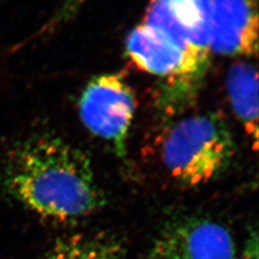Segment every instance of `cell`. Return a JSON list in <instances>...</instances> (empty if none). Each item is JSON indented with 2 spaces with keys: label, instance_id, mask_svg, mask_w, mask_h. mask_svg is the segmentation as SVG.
I'll list each match as a JSON object with an SVG mask.
<instances>
[{
  "label": "cell",
  "instance_id": "cell-1",
  "mask_svg": "<svg viewBox=\"0 0 259 259\" xmlns=\"http://www.w3.org/2000/svg\"><path fill=\"white\" fill-rule=\"evenodd\" d=\"M3 184L20 204L51 220L76 221L105 204L91 159L51 134L32 136L12 149Z\"/></svg>",
  "mask_w": 259,
  "mask_h": 259
},
{
  "label": "cell",
  "instance_id": "cell-9",
  "mask_svg": "<svg viewBox=\"0 0 259 259\" xmlns=\"http://www.w3.org/2000/svg\"><path fill=\"white\" fill-rule=\"evenodd\" d=\"M87 0H65L60 9L54 14V16L47 22L46 26L41 30V33H47L53 31L56 28L64 25L65 22L69 21L78 11L81 9L83 3Z\"/></svg>",
  "mask_w": 259,
  "mask_h": 259
},
{
  "label": "cell",
  "instance_id": "cell-6",
  "mask_svg": "<svg viewBox=\"0 0 259 259\" xmlns=\"http://www.w3.org/2000/svg\"><path fill=\"white\" fill-rule=\"evenodd\" d=\"M210 49L222 56H256V0H210Z\"/></svg>",
  "mask_w": 259,
  "mask_h": 259
},
{
  "label": "cell",
  "instance_id": "cell-5",
  "mask_svg": "<svg viewBox=\"0 0 259 259\" xmlns=\"http://www.w3.org/2000/svg\"><path fill=\"white\" fill-rule=\"evenodd\" d=\"M147 259H237L232 232L221 223L184 217L166 225Z\"/></svg>",
  "mask_w": 259,
  "mask_h": 259
},
{
  "label": "cell",
  "instance_id": "cell-3",
  "mask_svg": "<svg viewBox=\"0 0 259 259\" xmlns=\"http://www.w3.org/2000/svg\"><path fill=\"white\" fill-rule=\"evenodd\" d=\"M137 108L135 94L118 74L94 77L83 89L79 114L93 136L109 143L117 157L127 154V140Z\"/></svg>",
  "mask_w": 259,
  "mask_h": 259
},
{
  "label": "cell",
  "instance_id": "cell-7",
  "mask_svg": "<svg viewBox=\"0 0 259 259\" xmlns=\"http://www.w3.org/2000/svg\"><path fill=\"white\" fill-rule=\"evenodd\" d=\"M232 111L255 143L258 139V75L254 65L240 61L232 65L227 77Z\"/></svg>",
  "mask_w": 259,
  "mask_h": 259
},
{
  "label": "cell",
  "instance_id": "cell-4",
  "mask_svg": "<svg viewBox=\"0 0 259 259\" xmlns=\"http://www.w3.org/2000/svg\"><path fill=\"white\" fill-rule=\"evenodd\" d=\"M210 0H151L144 25L166 37L207 71L210 63Z\"/></svg>",
  "mask_w": 259,
  "mask_h": 259
},
{
  "label": "cell",
  "instance_id": "cell-10",
  "mask_svg": "<svg viewBox=\"0 0 259 259\" xmlns=\"http://www.w3.org/2000/svg\"><path fill=\"white\" fill-rule=\"evenodd\" d=\"M244 259H258V235L256 230H251L244 247Z\"/></svg>",
  "mask_w": 259,
  "mask_h": 259
},
{
  "label": "cell",
  "instance_id": "cell-2",
  "mask_svg": "<svg viewBox=\"0 0 259 259\" xmlns=\"http://www.w3.org/2000/svg\"><path fill=\"white\" fill-rule=\"evenodd\" d=\"M236 154L225 118L206 112L178 121L163 139L161 160L176 182L186 186L205 185L222 176Z\"/></svg>",
  "mask_w": 259,
  "mask_h": 259
},
{
  "label": "cell",
  "instance_id": "cell-8",
  "mask_svg": "<svg viewBox=\"0 0 259 259\" xmlns=\"http://www.w3.org/2000/svg\"><path fill=\"white\" fill-rule=\"evenodd\" d=\"M125 250L117 237L106 232H79L56 240L45 259H123Z\"/></svg>",
  "mask_w": 259,
  "mask_h": 259
}]
</instances>
